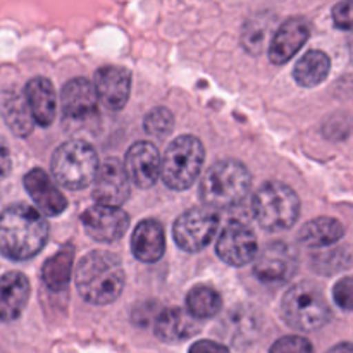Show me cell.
I'll use <instances>...</instances> for the list:
<instances>
[{"mask_svg":"<svg viewBox=\"0 0 353 353\" xmlns=\"http://www.w3.org/2000/svg\"><path fill=\"white\" fill-rule=\"evenodd\" d=\"M48 240V223L33 207L10 205L0 214V254L10 261H28Z\"/></svg>","mask_w":353,"mask_h":353,"instance_id":"cell-1","label":"cell"},{"mask_svg":"<svg viewBox=\"0 0 353 353\" xmlns=\"http://www.w3.org/2000/svg\"><path fill=\"white\" fill-rule=\"evenodd\" d=\"M126 283L124 268L116 254L107 250H93L79 262L76 272V286L86 302L107 305L121 296Z\"/></svg>","mask_w":353,"mask_h":353,"instance_id":"cell-2","label":"cell"},{"mask_svg":"<svg viewBox=\"0 0 353 353\" xmlns=\"http://www.w3.org/2000/svg\"><path fill=\"white\" fill-rule=\"evenodd\" d=\"M250 186V171L241 162L224 159L210 165L203 174L200 199L214 210H230L247 199Z\"/></svg>","mask_w":353,"mask_h":353,"instance_id":"cell-3","label":"cell"},{"mask_svg":"<svg viewBox=\"0 0 353 353\" xmlns=\"http://www.w3.org/2000/svg\"><path fill=\"white\" fill-rule=\"evenodd\" d=\"M281 314L290 327L299 331H317L331 319L326 296L314 283L303 281L286 292L281 302Z\"/></svg>","mask_w":353,"mask_h":353,"instance_id":"cell-4","label":"cell"},{"mask_svg":"<svg viewBox=\"0 0 353 353\" xmlns=\"http://www.w3.org/2000/svg\"><path fill=\"white\" fill-rule=\"evenodd\" d=\"M252 209L264 230H290L299 221L300 199L285 183L268 181L255 192Z\"/></svg>","mask_w":353,"mask_h":353,"instance_id":"cell-5","label":"cell"},{"mask_svg":"<svg viewBox=\"0 0 353 353\" xmlns=\"http://www.w3.org/2000/svg\"><path fill=\"white\" fill-rule=\"evenodd\" d=\"M205 161L202 141L192 134H183L171 141L161 162L162 181L168 188L183 192L199 178Z\"/></svg>","mask_w":353,"mask_h":353,"instance_id":"cell-6","label":"cell"},{"mask_svg":"<svg viewBox=\"0 0 353 353\" xmlns=\"http://www.w3.org/2000/svg\"><path fill=\"white\" fill-rule=\"evenodd\" d=\"M52 176L69 190L92 185L99 171V155L85 140H69L52 155Z\"/></svg>","mask_w":353,"mask_h":353,"instance_id":"cell-7","label":"cell"},{"mask_svg":"<svg viewBox=\"0 0 353 353\" xmlns=\"http://www.w3.org/2000/svg\"><path fill=\"white\" fill-rule=\"evenodd\" d=\"M219 228V216L214 209L193 207L186 210L174 223V241L181 250L195 254L203 250L214 240Z\"/></svg>","mask_w":353,"mask_h":353,"instance_id":"cell-8","label":"cell"},{"mask_svg":"<svg viewBox=\"0 0 353 353\" xmlns=\"http://www.w3.org/2000/svg\"><path fill=\"white\" fill-rule=\"evenodd\" d=\"M216 254L223 262L233 268H241L254 261L259 254L255 233L241 221H230L217 238Z\"/></svg>","mask_w":353,"mask_h":353,"instance_id":"cell-9","label":"cell"},{"mask_svg":"<svg viewBox=\"0 0 353 353\" xmlns=\"http://www.w3.org/2000/svg\"><path fill=\"white\" fill-rule=\"evenodd\" d=\"M296 268L299 255L295 248L285 241H272L257 254L254 271L265 285H281L295 274Z\"/></svg>","mask_w":353,"mask_h":353,"instance_id":"cell-10","label":"cell"},{"mask_svg":"<svg viewBox=\"0 0 353 353\" xmlns=\"http://www.w3.org/2000/svg\"><path fill=\"white\" fill-rule=\"evenodd\" d=\"M130 178L119 159L109 157L99 165L93 179V199L99 205L121 207L130 199Z\"/></svg>","mask_w":353,"mask_h":353,"instance_id":"cell-11","label":"cell"},{"mask_svg":"<svg viewBox=\"0 0 353 353\" xmlns=\"http://www.w3.org/2000/svg\"><path fill=\"white\" fill-rule=\"evenodd\" d=\"M86 234L100 243L117 241L130 226V216L121 207L92 205L81 216Z\"/></svg>","mask_w":353,"mask_h":353,"instance_id":"cell-12","label":"cell"},{"mask_svg":"<svg viewBox=\"0 0 353 353\" xmlns=\"http://www.w3.org/2000/svg\"><path fill=\"white\" fill-rule=\"evenodd\" d=\"M161 154L150 141H137L126 154L124 169L138 188H150L161 178Z\"/></svg>","mask_w":353,"mask_h":353,"instance_id":"cell-13","label":"cell"},{"mask_svg":"<svg viewBox=\"0 0 353 353\" xmlns=\"http://www.w3.org/2000/svg\"><path fill=\"white\" fill-rule=\"evenodd\" d=\"M93 86L107 109L121 110L130 99L131 72L117 65H103L95 72Z\"/></svg>","mask_w":353,"mask_h":353,"instance_id":"cell-14","label":"cell"},{"mask_svg":"<svg viewBox=\"0 0 353 353\" xmlns=\"http://www.w3.org/2000/svg\"><path fill=\"white\" fill-rule=\"evenodd\" d=\"M309 37L310 24L303 17H292L283 23L272 37L269 47V59L272 64H286L307 43Z\"/></svg>","mask_w":353,"mask_h":353,"instance_id":"cell-15","label":"cell"},{"mask_svg":"<svg viewBox=\"0 0 353 353\" xmlns=\"http://www.w3.org/2000/svg\"><path fill=\"white\" fill-rule=\"evenodd\" d=\"M28 195L47 216H59L68 209V200L43 169H31L23 179Z\"/></svg>","mask_w":353,"mask_h":353,"instance_id":"cell-16","label":"cell"},{"mask_svg":"<svg viewBox=\"0 0 353 353\" xmlns=\"http://www.w3.org/2000/svg\"><path fill=\"white\" fill-rule=\"evenodd\" d=\"M62 112L68 119H86L97 110L99 95L92 81L86 78L71 79L62 88Z\"/></svg>","mask_w":353,"mask_h":353,"instance_id":"cell-17","label":"cell"},{"mask_svg":"<svg viewBox=\"0 0 353 353\" xmlns=\"http://www.w3.org/2000/svg\"><path fill=\"white\" fill-rule=\"evenodd\" d=\"M30 279L21 272H7L0 278V321L10 323L23 314L30 299Z\"/></svg>","mask_w":353,"mask_h":353,"instance_id":"cell-18","label":"cell"},{"mask_svg":"<svg viewBox=\"0 0 353 353\" xmlns=\"http://www.w3.org/2000/svg\"><path fill=\"white\" fill-rule=\"evenodd\" d=\"M131 250L138 261L147 264L161 261L165 252L164 226L155 219H145L138 223L131 238Z\"/></svg>","mask_w":353,"mask_h":353,"instance_id":"cell-19","label":"cell"},{"mask_svg":"<svg viewBox=\"0 0 353 353\" xmlns=\"http://www.w3.org/2000/svg\"><path fill=\"white\" fill-rule=\"evenodd\" d=\"M199 319H195L188 310H183L179 307L164 309L155 319V334L159 340L168 341V343L188 340L190 336L199 333Z\"/></svg>","mask_w":353,"mask_h":353,"instance_id":"cell-20","label":"cell"},{"mask_svg":"<svg viewBox=\"0 0 353 353\" xmlns=\"http://www.w3.org/2000/svg\"><path fill=\"white\" fill-rule=\"evenodd\" d=\"M24 99H26L34 123L43 128L50 126L55 117V107H57L52 81H48L43 76L33 78L31 81H28L26 88H24Z\"/></svg>","mask_w":353,"mask_h":353,"instance_id":"cell-21","label":"cell"},{"mask_svg":"<svg viewBox=\"0 0 353 353\" xmlns=\"http://www.w3.org/2000/svg\"><path fill=\"white\" fill-rule=\"evenodd\" d=\"M261 331V314L250 307H236L230 310L223 321V333L233 343L254 340Z\"/></svg>","mask_w":353,"mask_h":353,"instance_id":"cell-22","label":"cell"},{"mask_svg":"<svg viewBox=\"0 0 353 353\" xmlns=\"http://www.w3.org/2000/svg\"><path fill=\"white\" fill-rule=\"evenodd\" d=\"M343 234L345 228L340 221L333 219V217H317V219L303 224L299 240L300 243L309 248H323L340 241Z\"/></svg>","mask_w":353,"mask_h":353,"instance_id":"cell-23","label":"cell"},{"mask_svg":"<svg viewBox=\"0 0 353 353\" xmlns=\"http://www.w3.org/2000/svg\"><path fill=\"white\" fill-rule=\"evenodd\" d=\"M331 59L323 50H309L293 69V78L303 88H314L327 78Z\"/></svg>","mask_w":353,"mask_h":353,"instance_id":"cell-24","label":"cell"},{"mask_svg":"<svg viewBox=\"0 0 353 353\" xmlns=\"http://www.w3.org/2000/svg\"><path fill=\"white\" fill-rule=\"evenodd\" d=\"M74 262V248L72 245H64L57 254L52 255L41 268V279L47 288L54 292H62L68 288Z\"/></svg>","mask_w":353,"mask_h":353,"instance_id":"cell-25","label":"cell"},{"mask_svg":"<svg viewBox=\"0 0 353 353\" xmlns=\"http://www.w3.org/2000/svg\"><path fill=\"white\" fill-rule=\"evenodd\" d=\"M2 114L7 126L10 128V131H12L16 137L26 138L28 134L33 131L34 121L30 112V107H28L26 103V99H24V95H21L19 92H16V90H10V92L3 97Z\"/></svg>","mask_w":353,"mask_h":353,"instance_id":"cell-26","label":"cell"},{"mask_svg":"<svg viewBox=\"0 0 353 353\" xmlns=\"http://www.w3.org/2000/svg\"><path fill=\"white\" fill-rule=\"evenodd\" d=\"M221 307V295L209 286H195L186 295V310L195 319H210L219 314Z\"/></svg>","mask_w":353,"mask_h":353,"instance_id":"cell-27","label":"cell"},{"mask_svg":"<svg viewBox=\"0 0 353 353\" xmlns=\"http://www.w3.org/2000/svg\"><path fill=\"white\" fill-rule=\"evenodd\" d=\"M145 131L154 137H165L174 128V117H172L171 110L164 109V107H157L152 110L147 117H145Z\"/></svg>","mask_w":353,"mask_h":353,"instance_id":"cell-28","label":"cell"},{"mask_svg":"<svg viewBox=\"0 0 353 353\" xmlns=\"http://www.w3.org/2000/svg\"><path fill=\"white\" fill-rule=\"evenodd\" d=\"M269 353H314V347L302 336H283L272 345Z\"/></svg>","mask_w":353,"mask_h":353,"instance_id":"cell-29","label":"cell"},{"mask_svg":"<svg viewBox=\"0 0 353 353\" xmlns=\"http://www.w3.org/2000/svg\"><path fill=\"white\" fill-rule=\"evenodd\" d=\"M265 31H268V24L262 19H259L257 23L247 24V28L243 30V45L247 47V50L254 52V54L262 50Z\"/></svg>","mask_w":353,"mask_h":353,"instance_id":"cell-30","label":"cell"},{"mask_svg":"<svg viewBox=\"0 0 353 353\" xmlns=\"http://www.w3.org/2000/svg\"><path fill=\"white\" fill-rule=\"evenodd\" d=\"M333 299L343 310H353V278H341L333 288Z\"/></svg>","mask_w":353,"mask_h":353,"instance_id":"cell-31","label":"cell"},{"mask_svg":"<svg viewBox=\"0 0 353 353\" xmlns=\"http://www.w3.org/2000/svg\"><path fill=\"white\" fill-rule=\"evenodd\" d=\"M334 26L345 31H353V0H341L333 7Z\"/></svg>","mask_w":353,"mask_h":353,"instance_id":"cell-32","label":"cell"},{"mask_svg":"<svg viewBox=\"0 0 353 353\" xmlns=\"http://www.w3.org/2000/svg\"><path fill=\"white\" fill-rule=\"evenodd\" d=\"M188 353H231L224 345L216 343V341L210 340H202L196 341V343L192 345Z\"/></svg>","mask_w":353,"mask_h":353,"instance_id":"cell-33","label":"cell"},{"mask_svg":"<svg viewBox=\"0 0 353 353\" xmlns=\"http://www.w3.org/2000/svg\"><path fill=\"white\" fill-rule=\"evenodd\" d=\"M10 152L3 138L0 137V181L6 179L10 172Z\"/></svg>","mask_w":353,"mask_h":353,"instance_id":"cell-34","label":"cell"},{"mask_svg":"<svg viewBox=\"0 0 353 353\" xmlns=\"http://www.w3.org/2000/svg\"><path fill=\"white\" fill-rule=\"evenodd\" d=\"M154 303H145L143 309L145 312H140V310L134 309L133 310V321L137 324H140V326H145V324H148V321H150V314H152V309H154Z\"/></svg>","mask_w":353,"mask_h":353,"instance_id":"cell-35","label":"cell"},{"mask_svg":"<svg viewBox=\"0 0 353 353\" xmlns=\"http://www.w3.org/2000/svg\"><path fill=\"white\" fill-rule=\"evenodd\" d=\"M326 353H353V343H340Z\"/></svg>","mask_w":353,"mask_h":353,"instance_id":"cell-36","label":"cell"},{"mask_svg":"<svg viewBox=\"0 0 353 353\" xmlns=\"http://www.w3.org/2000/svg\"><path fill=\"white\" fill-rule=\"evenodd\" d=\"M348 52H350V59H352V62H353V34H352L350 40H348Z\"/></svg>","mask_w":353,"mask_h":353,"instance_id":"cell-37","label":"cell"}]
</instances>
